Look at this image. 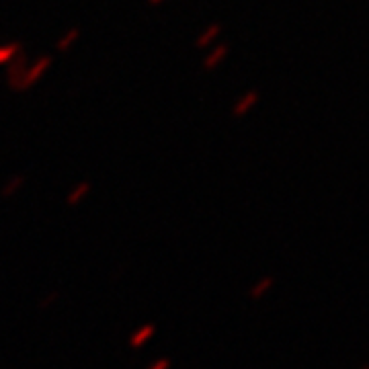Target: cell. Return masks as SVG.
<instances>
[{"mask_svg": "<svg viewBox=\"0 0 369 369\" xmlns=\"http://www.w3.org/2000/svg\"><path fill=\"white\" fill-rule=\"evenodd\" d=\"M80 33H83V31H80V27H70V29H66V31L58 37V42H55V49H58V51H62V53L70 51L72 47L80 42Z\"/></svg>", "mask_w": 369, "mask_h": 369, "instance_id": "cell-4", "label": "cell"}, {"mask_svg": "<svg viewBox=\"0 0 369 369\" xmlns=\"http://www.w3.org/2000/svg\"><path fill=\"white\" fill-rule=\"evenodd\" d=\"M222 33H224V25H222V23L214 21V23L205 25V27L197 33V37H195V47H197V49H209V47H214L216 44H220Z\"/></svg>", "mask_w": 369, "mask_h": 369, "instance_id": "cell-2", "label": "cell"}, {"mask_svg": "<svg viewBox=\"0 0 369 369\" xmlns=\"http://www.w3.org/2000/svg\"><path fill=\"white\" fill-rule=\"evenodd\" d=\"M51 66H53V58H51L49 53L40 55V58L33 60V62H27V66H25V70H23L19 83H17L12 89H17V91H27V89H31L33 85H37V83L46 76Z\"/></svg>", "mask_w": 369, "mask_h": 369, "instance_id": "cell-1", "label": "cell"}, {"mask_svg": "<svg viewBox=\"0 0 369 369\" xmlns=\"http://www.w3.org/2000/svg\"><path fill=\"white\" fill-rule=\"evenodd\" d=\"M228 55H230V46L228 44H224V42L216 44V46L207 49V53L203 58V68L205 70H216V68H220L226 62Z\"/></svg>", "mask_w": 369, "mask_h": 369, "instance_id": "cell-3", "label": "cell"}, {"mask_svg": "<svg viewBox=\"0 0 369 369\" xmlns=\"http://www.w3.org/2000/svg\"><path fill=\"white\" fill-rule=\"evenodd\" d=\"M257 101H259V94H257V92H246V94H242V96L236 101V105H234V113H236V115H244L248 109H252V107L257 105Z\"/></svg>", "mask_w": 369, "mask_h": 369, "instance_id": "cell-6", "label": "cell"}, {"mask_svg": "<svg viewBox=\"0 0 369 369\" xmlns=\"http://www.w3.org/2000/svg\"><path fill=\"white\" fill-rule=\"evenodd\" d=\"M25 53V47L21 42H6L0 44V66H8L15 58Z\"/></svg>", "mask_w": 369, "mask_h": 369, "instance_id": "cell-5", "label": "cell"}, {"mask_svg": "<svg viewBox=\"0 0 369 369\" xmlns=\"http://www.w3.org/2000/svg\"><path fill=\"white\" fill-rule=\"evenodd\" d=\"M166 0H146V4L148 6H160V4H164Z\"/></svg>", "mask_w": 369, "mask_h": 369, "instance_id": "cell-7", "label": "cell"}]
</instances>
